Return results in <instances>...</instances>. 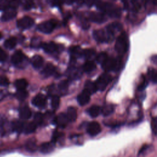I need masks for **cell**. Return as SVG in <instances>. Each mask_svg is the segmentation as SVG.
<instances>
[{"label": "cell", "instance_id": "1", "mask_svg": "<svg viewBox=\"0 0 157 157\" xmlns=\"http://www.w3.org/2000/svg\"><path fill=\"white\" fill-rule=\"evenodd\" d=\"M96 7L104 14L113 18L120 17L121 13V9L115 4L109 2L98 1L96 2Z\"/></svg>", "mask_w": 157, "mask_h": 157}, {"label": "cell", "instance_id": "2", "mask_svg": "<svg viewBox=\"0 0 157 157\" xmlns=\"http://www.w3.org/2000/svg\"><path fill=\"white\" fill-rule=\"evenodd\" d=\"M115 48L120 54H124L127 52L128 48V37L125 31H123L117 37Z\"/></svg>", "mask_w": 157, "mask_h": 157}, {"label": "cell", "instance_id": "3", "mask_svg": "<svg viewBox=\"0 0 157 157\" xmlns=\"http://www.w3.org/2000/svg\"><path fill=\"white\" fill-rule=\"evenodd\" d=\"M57 25V21L54 19L44 21L37 25V29L42 33L49 34L52 33Z\"/></svg>", "mask_w": 157, "mask_h": 157}, {"label": "cell", "instance_id": "4", "mask_svg": "<svg viewBox=\"0 0 157 157\" xmlns=\"http://www.w3.org/2000/svg\"><path fill=\"white\" fill-rule=\"evenodd\" d=\"M112 77L110 74L106 72L102 73L99 76L96 80V82L95 83L97 90H99L100 91L104 90L108 84L112 81Z\"/></svg>", "mask_w": 157, "mask_h": 157}, {"label": "cell", "instance_id": "5", "mask_svg": "<svg viewBox=\"0 0 157 157\" xmlns=\"http://www.w3.org/2000/svg\"><path fill=\"white\" fill-rule=\"evenodd\" d=\"M121 65L120 59H115L112 57H108L107 59L101 64L102 67L105 71L118 69Z\"/></svg>", "mask_w": 157, "mask_h": 157}, {"label": "cell", "instance_id": "6", "mask_svg": "<svg viewBox=\"0 0 157 157\" xmlns=\"http://www.w3.org/2000/svg\"><path fill=\"white\" fill-rule=\"evenodd\" d=\"M93 36L94 39L99 42H108L113 37L109 34L106 30L104 29H96L93 31Z\"/></svg>", "mask_w": 157, "mask_h": 157}, {"label": "cell", "instance_id": "7", "mask_svg": "<svg viewBox=\"0 0 157 157\" xmlns=\"http://www.w3.org/2000/svg\"><path fill=\"white\" fill-rule=\"evenodd\" d=\"M17 15V11L15 8L10 7L6 5L4 8V12L1 17V20L2 21H7L13 18Z\"/></svg>", "mask_w": 157, "mask_h": 157}, {"label": "cell", "instance_id": "8", "mask_svg": "<svg viewBox=\"0 0 157 157\" xmlns=\"http://www.w3.org/2000/svg\"><path fill=\"white\" fill-rule=\"evenodd\" d=\"M88 18L93 22L102 23L107 20V16L104 13L90 12L88 13Z\"/></svg>", "mask_w": 157, "mask_h": 157}, {"label": "cell", "instance_id": "9", "mask_svg": "<svg viewBox=\"0 0 157 157\" xmlns=\"http://www.w3.org/2000/svg\"><path fill=\"white\" fill-rule=\"evenodd\" d=\"M34 20L31 17L28 16H25L21 18L17 22V26L19 28L23 29L29 28L34 25Z\"/></svg>", "mask_w": 157, "mask_h": 157}, {"label": "cell", "instance_id": "10", "mask_svg": "<svg viewBox=\"0 0 157 157\" xmlns=\"http://www.w3.org/2000/svg\"><path fill=\"white\" fill-rule=\"evenodd\" d=\"M86 131L90 136H96L101 132V128L97 121H91L88 124Z\"/></svg>", "mask_w": 157, "mask_h": 157}, {"label": "cell", "instance_id": "11", "mask_svg": "<svg viewBox=\"0 0 157 157\" xmlns=\"http://www.w3.org/2000/svg\"><path fill=\"white\" fill-rule=\"evenodd\" d=\"M47 99L45 95L39 93L35 96L32 99V104L39 108H42L46 105Z\"/></svg>", "mask_w": 157, "mask_h": 157}, {"label": "cell", "instance_id": "12", "mask_svg": "<svg viewBox=\"0 0 157 157\" xmlns=\"http://www.w3.org/2000/svg\"><path fill=\"white\" fill-rule=\"evenodd\" d=\"M123 28V26L121 23L118 21H114L106 26V31L113 36L117 32L120 31Z\"/></svg>", "mask_w": 157, "mask_h": 157}, {"label": "cell", "instance_id": "13", "mask_svg": "<svg viewBox=\"0 0 157 157\" xmlns=\"http://www.w3.org/2000/svg\"><path fill=\"white\" fill-rule=\"evenodd\" d=\"M40 47L47 53H53L59 49V46L53 42H42Z\"/></svg>", "mask_w": 157, "mask_h": 157}, {"label": "cell", "instance_id": "14", "mask_svg": "<svg viewBox=\"0 0 157 157\" xmlns=\"http://www.w3.org/2000/svg\"><path fill=\"white\" fill-rule=\"evenodd\" d=\"M54 123L59 127L64 128L69 123L68 118L66 113H60L54 120Z\"/></svg>", "mask_w": 157, "mask_h": 157}, {"label": "cell", "instance_id": "15", "mask_svg": "<svg viewBox=\"0 0 157 157\" xmlns=\"http://www.w3.org/2000/svg\"><path fill=\"white\" fill-rule=\"evenodd\" d=\"M55 147V143H53L52 141L50 142H45L42 144L39 147V151L42 154H48L54 150Z\"/></svg>", "mask_w": 157, "mask_h": 157}, {"label": "cell", "instance_id": "16", "mask_svg": "<svg viewBox=\"0 0 157 157\" xmlns=\"http://www.w3.org/2000/svg\"><path fill=\"white\" fill-rule=\"evenodd\" d=\"M90 99V94L85 89L81 92L77 96V101L80 105H84L86 104Z\"/></svg>", "mask_w": 157, "mask_h": 157}, {"label": "cell", "instance_id": "17", "mask_svg": "<svg viewBox=\"0 0 157 157\" xmlns=\"http://www.w3.org/2000/svg\"><path fill=\"white\" fill-rule=\"evenodd\" d=\"M25 56L21 50L16 51L11 58V61L14 64H19L25 59Z\"/></svg>", "mask_w": 157, "mask_h": 157}, {"label": "cell", "instance_id": "18", "mask_svg": "<svg viewBox=\"0 0 157 157\" xmlns=\"http://www.w3.org/2000/svg\"><path fill=\"white\" fill-rule=\"evenodd\" d=\"M31 64L35 69H40L43 66L44 59L41 56L36 55L31 58Z\"/></svg>", "mask_w": 157, "mask_h": 157}, {"label": "cell", "instance_id": "19", "mask_svg": "<svg viewBox=\"0 0 157 157\" xmlns=\"http://www.w3.org/2000/svg\"><path fill=\"white\" fill-rule=\"evenodd\" d=\"M55 71V67L50 63H48L43 69L41 74L45 77H48L54 74Z\"/></svg>", "mask_w": 157, "mask_h": 157}, {"label": "cell", "instance_id": "20", "mask_svg": "<svg viewBox=\"0 0 157 157\" xmlns=\"http://www.w3.org/2000/svg\"><path fill=\"white\" fill-rule=\"evenodd\" d=\"M66 115L69 121H74L76 120L77 117V110L74 107H72V106L69 107L67 108Z\"/></svg>", "mask_w": 157, "mask_h": 157}, {"label": "cell", "instance_id": "21", "mask_svg": "<svg viewBox=\"0 0 157 157\" xmlns=\"http://www.w3.org/2000/svg\"><path fill=\"white\" fill-rule=\"evenodd\" d=\"M20 117L23 120L29 119L31 116V112L28 106H24L21 108L19 113Z\"/></svg>", "mask_w": 157, "mask_h": 157}, {"label": "cell", "instance_id": "22", "mask_svg": "<svg viewBox=\"0 0 157 157\" xmlns=\"http://www.w3.org/2000/svg\"><path fill=\"white\" fill-rule=\"evenodd\" d=\"M84 89L88 93H89L90 94L94 93L98 90L95 83H94L90 80L86 81V82L85 83V88Z\"/></svg>", "mask_w": 157, "mask_h": 157}, {"label": "cell", "instance_id": "23", "mask_svg": "<svg viewBox=\"0 0 157 157\" xmlns=\"http://www.w3.org/2000/svg\"><path fill=\"white\" fill-rule=\"evenodd\" d=\"M152 147L149 145H143L139 150L137 153V157H145L147 155L150 153L151 151Z\"/></svg>", "mask_w": 157, "mask_h": 157}, {"label": "cell", "instance_id": "24", "mask_svg": "<svg viewBox=\"0 0 157 157\" xmlns=\"http://www.w3.org/2000/svg\"><path fill=\"white\" fill-rule=\"evenodd\" d=\"M125 9H130L131 10L137 12L140 8V5L137 1H131V4L128 2H124Z\"/></svg>", "mask_w": 157, "mask_h": 157}, {"label": "cell", "instance_id": "25", "mask_svg": "<svg viewBox=\"0 0 157 157\" xmlns=\"http://www.w3.org/2000/svg\"><path fill=\"white\" fill-rule=\"evenodd\" d=\"M69 51L72 55L71 58H72L75 59V56L82 55V50L79 46H77V45L72 46L69 48Z\"/></svg>", "mask_w": 157, "mask_h": 157}, {"label": "cell", "instance_id": "26", "mask_svg": "<svg viewBox=\"0 0 157 157\" xmlns=\"http://www.w3.org/2000/svg\"><path fill=\"white\" fill-rule=\"evenodd\" d=\"M14 85L15 87L18 89V90H25L26 87L28 86V83L26 79L25 78H20L15 80Z\"/></svg>", "mask_w": 157, "mask_h": 157}, {"label": "cell", "instance_id": "27", "mask_svg": "<svg viewBox=\"0 0 157 157\" xmlns=\"http://www.w3.org/2000/svg\"><path fill=\"white\" fill-rule=\"evenodd\" d=\"M36 128H37V125L33 121L27 123L26 124H25L23 132L26 134H31L35 131V130L36 129Z\"/></svg>", "mask_w": 157, "mask_h": 157}, {"label": "cell", "instance_id": "28", "mask_svg": "<svg viewBox=\"0 0 157 157\" xmlns=\"http://www.w3.org/2000/svg\"><path fill=\"white\" fill-rule=\"evenodd\" d=\"M4 47L7 49H12L17 45V39L15 37H11L6 39L4 42Z\"/></svg>", "mask_w": 157, "mask_h": 157}, {"label": "cell", "instance_id": "29", "mask_svg": "<svg viewBox=\"0 0 157 157\" xmlns=\"http://www.w3.org/2000/svg\"><path fill=\"white\" fill-rule=\"evenodd\" d=\"M96 66L93 61H87L83 66V69L86 72H91L95 69Z\"/></svg>", "mask_w": 157, "mask_h": 157}, {"label": "cell", "instance_id": "30", "mask_svg": "<svg viewBox=\"0 0 157 157\" xmlns=\"http://www.w3.org/2000/svg\"><path fill=\"white\" fill-rule=\"evenodd\" d=\"M25 148L26 150L29 151H31V152L35 151L37 150V145H36L35 140L29 139L25 144Z\"/></svg>", "mask_w": 157, "mask_h": 157}, {"label": "cell", "instance_id": "31", "mask_svg": "<svg viewBox=\"0 0 157 157\" xmlns=\"http://www.w3.org/2000/svg\"><path fill=\"white\" fill-rule=\"evenodd\" d=\"M25 123L21 121H15L12 124V129L13 131L17 132H21L23 131Z\"/></svg>", "mask_w": 157, "mask_h": 157}, {"label": "cell", "instance_id": "32", "mask_svg": "<svg viewBox=\"0 0 157 157\" xmlns=\"http://www.w3.org/2000/svg\"><path fill=\"white\" fill-rule=\"evenodd\" d=\"M114 111V107L112 104H106L102 108L101 112L104 116H108L113 113Z\"/></svg>", "mask_w": 157, "mask_h": 157}, {"label": "cell", "instance_id": "33", "mask_svg": "<svg viewBox=\"0 0 157 157\" xmlns=\"http://www.w3.org/2000/svg\"><path fill=\"white\" fill-rule=\"evenodd\" d=\"M99 113H100V107L96 105H93L91 106L88 110L89 115L93 118H96V117H98L99 115Z\"/></svg>", "mask_w": 157, "mask_h": 157}, {"label": "cell", "instance_id": "34", "mask_svg": "<svg viewBox=\"0 0 157 157\" xmlns=\"http://www.w3.org/2000/svg\"><path fill=\"white\" fill-rule=\"evenodd\" d=\"M148 77L149 79L154 83H156V71L154 68L150 67L148 70Z\"/></svg>", "mask_w": 157, "mask_h": 157}, {"label": "cell", "instance_id": "35", "mask_svg": "<svg viewBox=\"0 0 157 157\" xmlns=\"http://www.w3.org/2000/svg\"><path fill=\"white\" fill-rule=\"evenodd\" d=\"M96 53L94 49L92 48H86L82 50V55L86 59H90L92 58Z\"/></svg>", "mask_w": 157, "mask_h": 157}, {"label": "cell", "instance_id": "36", "mask_svg": "<svg viewBox=\"0 0 157 157\" xmlns=\"http://www.w3.org/2000/svg\"><path fill=\"white\" fill-rule=\"evenodd\" d=\"M28 93L25 90H18L17 92L15 93L16 98L20 101L25 100L28 97Z\"/></svg>", "mask_w": 157, "mask_h": 157}, {"label": "cell", "instance_id": "37", "mask_svg": "<svg viewBox=\"0 0 157 157\" xmlns=\"http://www.w3.org/2000/svg\"><path fill=\"white\" fill-rule=\"evenodd\" d=\"M44 118V115L41 112H37L34 116L33 122H34L37 126L40 125L42 123Z\"/></svg>", "mask_w": 157, "mask_h": 157}, {"label": "cell", "instance_id": "38", "mask_svg": "<svg viewBox=\"0 0 157 157\" xmlns=\"http://www.w3.org/2000/svg\"><path fill=\"white\" fill-rule=\"evenodd\" d=\"M109 56H107V53L104 52H102L101 53H99L97 56H96V61L98 63H99V64H102L108 58Z\"/></svg>", "mask_w": 157, "mask_h": 157}, {"label": "cell", "instance_id": "39", "mask_svg": "<svg viewBox=\"0 0 157 157\" xmlns=\"http://www.w3.org/2000/svg\"><path fill=\"white\" fill-rule=\"evenodd\" d=\"M59 97L57 95H54L52 98V101H51V105L52 107L54 109L56 110L58 108L59 105Z\"/></svg>", "mask_w": 157, "mask_h": 157}, {"label": "cell", "instance_id": "40", "mask_svg": "<svg viewBox=\"0 0 157 157\" xmlns=\"http://www.w3.org/2000/svg\"><path fill=\"white\" fill-rule=\"evenodd\" d=\"M142 80H141V82H140L139 85L137 86V89H138L139 91H143L147 86V85L148 84L147 79L145 77V76L142 75Z\"/></svg>", "mask_w": 157, "mask_h": 157}, {"label": "cell", "instance_id": "41", "mask_svg": "<svg viewBox=\"0 0 157 157\" xmlns=\"http://www.w3.org/2000/svg\"><path fill=\"white\" fill-rule=\"evenodd\" d=\"M42 42L40 40L39 38L38 37H33L31 40V45L33 48H39L41 46Z\"/></svg>", "mask_w": 157, "mask_h": 157}, {"label": "cell", "instance_id": "42", "mask_svg": "<svg viewBox=\"0 0 157 157\" xmlns=\"http://www.w3.org/2000/svg\"><path fill=\"white\" fill-rule=\"evenodd\" d=\"M69 82L67 80H64L61 81L58 83V88L61 91H65L67 89Z\"/></svg>", "mask_w": 157, "mask_h": 157}, {"label": "cell", "instance_id": "43", "mask_svg": "<svg viewBox=\"0 0 157 157\" xmlns=\"http://www.w3.org/2000/svg\"><path fill=\"white\" fill-rule=\"evenodd\" d=\"M151 129L155 135L156 134V130H157V120L156 117H154L152 118L151 120Z\"/></svg>", "mask_w": 157, "mask_h": 157}, {"label": "cell", "instance_id": "44", "mask_svg": "<svg viewBox=\"0 0 157 157\" xmlns=\"http://www.w3.org/2000/svg\"><path fill=\"white\" fill-rule=\"evenodd\" d=\"M9 81L8 78L5 76L0 75V85L6 86L9 85Z\"/></svg>", "mask_w": 157, "mask_h": 157}, {"label": "cell", "instance_id": "45", "mask_svg": "<svg viewBox=\"0 0 157 157\" xmlns=\"http://www.w3.org/2000/svg\"><path fill=\"white\" fill-rule=\"evenodd\" d=\"M80 21H81V25L82 26L83 29H88L90 27V24L88 21V20H86V18L85 17H82L80 18Z\"/></svg>", "mask_w": 157, "mask_h": 157}, {"label": "cell", "instance_id": "46", "mask_svg": "<svg viewBox=\"0 0 157 157\" xmlns=\"http://www.w3.org/2000/svg\"><path fill=\"white\" fill-rule=\"evenodd\" d=\"M7 57V53L1 48H0V61L3 62L6 60Z\"/></svg>", "mask_w": 157, "mask_h": 157}, {"label": "cell", "instance_id": "47", "mask_svg": "<svg viewBox=\"0 0 157 157\" xmlns=\"http://www.w3.org/2000/svg\"><path fill=\"white\" fill-rule=\"evenodd\" d=\"M33 6H34V3L33 1H26L24 4L23 7L26 10H29L31 9L33 7Z\"/></svg>", "mask_w": 157, "mask_h": 157}, {"label": "cell", "instance_id": "48", "mask_svg": "<svg viewBox=\"0 0 157 157\" xmlns=\"http://www.w3.org/2000/svg\"><path fill=\"white\" fill-rule=\"evenodd\" d=\"M1 37V33H0V38Z\"/></svg>", "mask_w": 157, "mask_h": 157}]
</instances>
